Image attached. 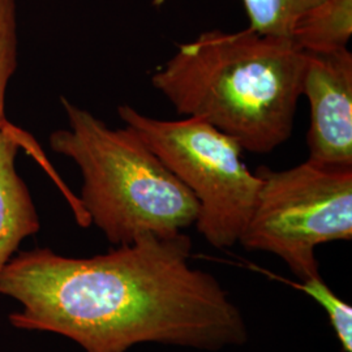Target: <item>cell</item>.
I'll use <instances>...</instances> for the list:
<instances>
[{
	"label": "cell",
	"mask_w": 352,
	"mask_h": 352,
	"mask_svg": "<svg viewBox=\"0 0 352 352\" xmlns=\"http://www.w3.org/2000/svg\"><path fill=\"white\" fill-rule=\"evenodd\" d=\"M192 240L148 234L93 257L20 252L0 273V295L21 304L20 330L60 334L85 352L141 343L202 351L243 346L248 327L217 278L189 265Z\"/></svg>",
	"instance_id": "cell-1"
},
{
	"label": "cell",
	"mask_w": 352,
	"mask_h": 352,
	"mask_svg": "<svg viewBox=\"0 0 352 352\" xmlns=\"http://www.w3.org/2000/svg\"><path fill=\"white\" fill-rule=\"evenodd\" d=\"M305 51L251 28L205 32L151 76L179 115L201 119L244 151L267 154L289 139L302 97Z\"/></svg>",
	"instance_id": "cell-2"
},
{
	"label": "cell",
	"mask_w": 352,
	"mask_h": 352,
	"mask_svg": "<svg viewBox=\"0 0 352 352\" xmlns=\"http://www.w3.org/2000/svg\"><path fill=\"white\" fill-rule=\"evenodd\" d=\"M62 104L68 128L51 133V149L78 166V199L106 239L118 247L196 223L199 202L133 128H110L64 97Z\"/></svg>",
	"instance_id": "cell-3"
},
{
	"label": "cell",
	"mask_w": 352,
	"mask_h": 352,
	"mask_svg": "<svg viewBox=\"0 0 352 352\" xmlns=\"http://www.w3.org/2000/svg\"><path fill=\"white\" fill-rule=\"evenodd\" d=\"M118 113L192 192L199 202L195 225L205 240L218 250L238 244L261 186L239 144L196 118L162 120L128 104Z\"/></svg>",
	"instance_id": "cell-4"
},
{
	"label": "cell",
	"mask_w": 352,
	"mask_h": 352,
	"mask_svg": "<svg viewBox=\"0 0 352 352\" xmlns=\"http://www.w3.org/2000/svg\"><path fill=\"white\" fill-rule=\"evenodd\" d=\"M261 186L239 243L269 252L307 280L320 277L316 248L352 238V167L305 161L292 168L254 171Z\"/></svg>",
	"instance_id": "cell-5"
},
{
	"label": "cell",
	"mask_w": 352,
	"mask_h": 352,
	"mask_svg": "<svg viewBox=\"0 0 352 352\" xmlns=\"http://www.w3.org/2000/svg\"><path fill=\"white\" fill-rule=\"evenodd\" d=\"M302 96L311 106L308 161L352 167V54L305 52Z\"/></svg>",
	"instance_id": "cell-6"
},
{
	"label": "cell",
	"mask_w": 352,
	"mask_h": 352,
	"mask_svg": "<svg viewBox=\"0 0 352 352\" xmlns=\"http://www.w3.org/2000/svg\"><path fill=\"white\" fill-rule=\"evenodd\" d=\"M20 140L12 124L0 131V273L20 244L41 228L30 192L16 170Z\"/></svg>",
	"instance_id": "cell-7"
},
{
	"label": "cell",
	"mask_w": 352,
	"mask_h": 352,
	"mask_svg": "<svg viewBox=\"0 0 352 352\" xmlns=\"http://www.w3.org/2000/svg\"><path fill=\"white\" fill-rule=\"evenodd\" d=\"M352 34V0H322L300 14L289 38L305 52L347 49Z\"/></svg>",
	"instance_id": "cell-8"
},
{
	"label": "cell",
	"mask_w": 352,
	"mask_h": 352,
	"mask_svg": "<svg viewBox=\"0 0 352 352\" xmlns=\"http://www.w3.org/2000/svg\"><path fill=\"white\" fill-rule=\"evenodd\" d=\"M322 0H243L250 28L261 34L291 36L302 13Z\"/></svg>",
	"instance_id": "cell-9"
},
{
	"label": "cell",
	"mask_w": 352,
	"mask_h": 352,
	"mask_svg": "<svg viewBox=\"0 0 352 352\" xmlns=\"http://www.w3.org/2000/svg\"><path fill=\"white\" fill-rule=\"evenodd\" d=\"M291 285L295 289H302L327 311L330 324L340 340L343 351L352 352L351 305L340 299L322 280L321 276L302 280V283Z\"/></svg>",
	"instance_id": "cell-10"
},
{
	"label": "cell",
	"mask_w": 352,
	"mask_h": 352,
	"mask_svg": "<svg viewBox=\"0 0 352 352\" xmlns=\"http://www.w3.org/2000/svg\"><path fill=\"white\" fill-rule=\"evenodd\" d=\"M17 67L16 0H0V131L11 123L4 113L6 91Z\"/></svg>",
	"instance_id": "cell-11"
}]
</instances>
